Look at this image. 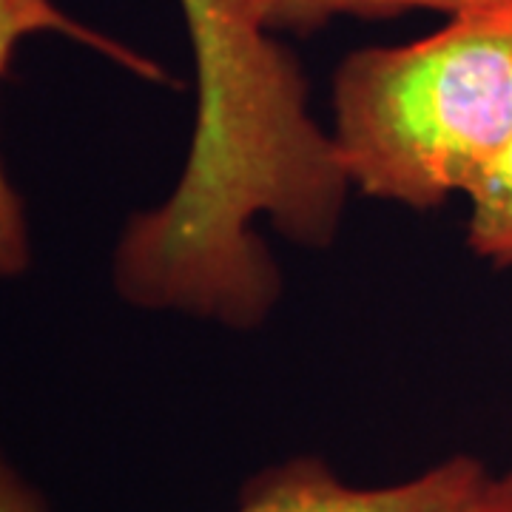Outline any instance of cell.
Returning <instances> with one entry per match:
<instances>
[{
    "label": "cell",
    "mask_w": 512,
    "mask_h": 512,
    "mask_svg": "<svg viewBox=\"0 0 512 512\" xmlns=\"http://www.w3.org/2000/svg\"><path fill=\"white\" fill-rule=\"evenodd\" d=\"M439 32L370 46L333 77V131L350 188L430 211L470 197L512 140V0H481Z\"/></svg>",
    "instance_id": "cell-1"
},
{
    "label": "cell",
    "mask_w": 512,
    "mask_h": 512,
    "mask_svg": "<svg viewBox=\"0 0 512 512\" xmlns=\"http://www.w3.org/2000/svg\"><path fill=\"white\" fill-rule=\"evenodd\" d=\"M490 470L473 456L444 458L416 478L356 487L322 458H288L254 476L234 512H461Z\"/></svg>",
    "instance_id": "cell-2"
},
{
    "label": "cell",
    "mask_w": 512,
    "mask_h": 512,
    "mask_svg": "<svg viewBox=\"0 0 512 512\" xmlns=\"http://www.w3.org/2000/svg\"><path fill=\"white\" fill-rule=\"evenodd\" d=\"M63 35L77 43L89 46L92 52L111 57L114 63L126 66L128 72L146 80H165V72L140 52L117 43L114 37L100 35L86 23L69 18L55 0H0V80L9 72V63L18 52V46L32 35ZM29 225L23 200L18 197L12 180L6 177V168L0 160V279L18 276L29 265Z\"/></svg>",
    "instance_id": "cell-3"
},
{
    "label": "cell",
    "mask_w": 512,
    "mask_h": 512,
    "mask_svg": "<svg viewBox=\"0 0 512 512\" xmlns=\"http://www.w3.org/2000/svg\"><path fill=\"white\" fill-rule=\"evenodd\" d=\"M481 0H248L254 18L271 32H313L336 18H393L402 12L453 15Z\"/></svg>",
    "instance_id": "cell-4"
},
{
    "label": "cell",
    "mask_w": 512,
    "mask_h": 512,
    "mask_svg": "<svg viewBox=\"0 0 512 512\" xmlns=\"http://www.w3.org/2000/svg\"><path fill=\"white\" fill-rule=\"evenodd\" d=\"M467 200L470 251L495 268H512V140Z\"/></svg>",
    "instance_id": "cell-5"
},
{
    "label": "cell",
    "mask_w": 512,
    "mask_h": 512,
    "mask_svg": "<svg viewBox=\"0 0 512 512\" xmlns=\"http://www.w3.org/2000/svg\"><path fill=\"white\" fill-rule=\"evenodd\" d=\"M0 512H49L43 498L0 456Z\"/></svg>",
    "instance_id": "cell-6"
},
{
    "label": "cell",
    "mask_w": 512,
    "mask_h": 512,
    "mask_svg": "<svg viewBox=\"0 0 512 512\" xmlns=\"http://www.w3.org/2000/svg\"><path fill=\"white\" fill-rule=\"evenodd\" d=\"M461 512H512V467L501 476L490 473L484 478V484Z\"/></svg>",
    "instance_id": "cell-7"
}]
</instances>
